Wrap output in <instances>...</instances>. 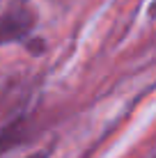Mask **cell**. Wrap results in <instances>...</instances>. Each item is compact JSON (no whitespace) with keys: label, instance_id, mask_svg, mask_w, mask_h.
<instances>
[{"label":"cell","instance_id":"cell-2","mask_svg":"<svg viewBox=\"0 0 156 158\" xmlns=\"http://www.w3.org/2000/svg\"><path fill=\"white\" fill-rule=\"evenodd\" d=\"M28 135H30V119L25 115H19L12 122L2 124L0 126V156L16 149Z\"/></svg>","mask_w":156,"mask_h":158},{"label":"cell","instance_id":"cell-3","mask_svg":"<svg viewBox=\"0 0 156 158\" xmlns=\"http://www.w3.org/2000/svg\"><path fill=\"white\" fill-rule=\"evenodd\" d=\"M48 156V151H37V154H30L28 158H46Z\"/></svg>","mask_w":156,"mask_h":158},{"label":"cell","instance_id":"cell-4","mask_svg":"<svg viewBox=\"0 0 156 158\" xmlns=\"http://www.w3.org/2000/svg\"><path fill=\"white\" fill-rule=\"evenodd\" d=\"M149 14H152V16H156V2L152 5V7H149Z\"/></svg>","mask_w":156,"mask_h":158},{"label":"cell","instance_id":"cell-1","mask_svg":"<svg viewBox=\"0 0 156 158\" xmlns=\"http://www.w3.org/2000/svg\"><path fill=\"white\" fill-rule=\"evenodd\" d=\"M37 25V14L25 0H14L0 12V46L25 41Z\"/></svg>","mask_w":156,"mask_h":158}]
</instances>
